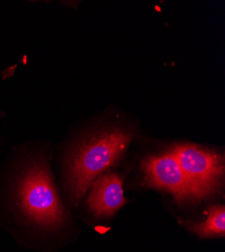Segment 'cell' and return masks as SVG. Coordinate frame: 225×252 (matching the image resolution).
Wrapping results in <instances>:
<instances>
[{"mask_svg": "<svg viewBox=\"0 0 225 252\" xmlns=\"http://www.w3.org/2000/svg\"><path fill=\"white\" fill-rule=\"evenodd\" d=\"M188 229L198 236L208 238L213 236L224 237L225 235V208L223 205L211 206L208 209L207 219L198 224L182 221Z\"/></svg>", "mask_w": 225, "mask_h": 252, "instance_id": "8992f818", "label": "cell"}, {"mask_svg": "<svg viewBox=\"0 0 225 252\" xmlns=\"http://www.w3.org/2000/svg\"><path fill=\"white\" fill-rule=\"evenodd\" d=\"M141 167L148 187L170 192L178 203L196 201L190 183L172 152L146 158Z\"/></svg>", "mask_w": 225, "mask_h": 252, "instance_id": "277c9868", "label": "cell"}, {"mask_svg": "<svg viewBox=\"0 0 225 252\" xmlns=\"http://www.w3.org/2000/svg\"><path fill=\"white\" fill-rule=\"evenodd\" d=\"M126 203L122 180L118 175L104 174L94 180L88 205L97 217H111Z\"/></svg>", "mask_w": 225, "mask_h": 252, "instance_id": "5b68a950", "label": "cell"}, {"mask_svg": "<svg viewBox=\"0 0 225 252\" xmlns=\"http://www.w3.org/2000/svg\"><path fill=\"white\" fill-rule=\"evenodd\" d=\"M133 132L124 127L105 128L79 141L67 160V188L73 201L85 195L94 180L116 162Z\"/></svg>", "mask_w": 225, "mask_h": 252, "instance_id": "6da1fadb", "label": "cell"}, {"mask_svg": "<svg viewBox=\"0 0 225 252\" xmlns=\"http://www.w3.org/2000/svg\"><path fill=\"white\" fill-rule=\"evenodd\" d=\"M15 198L27 220L40 228L57 229L67 221L49 164L43 159H32L24 165L16 180Z\"/></svg>", "mask_w": 225, "mask_h": 252, "instance_id": "7a4b0ae2", "label": "cell"}, {"mask_svg": "<svg viewBox=\"0 0 225 252\" xmlns=\"http://www.w3.org/2000/svg\"><path fill=\"white\" fill-rule=\"evenodd\" d=\"M186 175L195 200L212 196L221 188L224 175L223 157L195 144H176L170 150Z\"/></svg>", "mask_w": 225, "mask_h": 252, "instance_id": "3957f363", "label": "cell"}]
</instances>
